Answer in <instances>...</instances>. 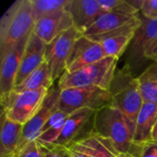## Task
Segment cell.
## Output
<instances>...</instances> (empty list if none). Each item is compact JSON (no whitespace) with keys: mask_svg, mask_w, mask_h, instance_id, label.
I'll return each mask as SVG.
<instances>
[{"mask_svg":"<svg viewBox=\"0 0 157 157\" xmlns=\"http://www.w3.org/2000/svg\"><path fill=\"white\" fill-rule=\"evenodd\" d=\"M69 1L70 0H31L34 21L36 22L39 18L48 14L65 8Z\"/></svg>","mask_w":157,"mask_h":157,"instance_id":"22","label":"cell"},{"mask_svg":"<svg viewBox=\"0 0 157 157\" xmlns=\"http://www.w3.org/2000/svg\"><path fill=\"white\" fill-rule=\"evenodd\" d=\"M116 157H134L132 153H125V154H118Z\"/></svg>","mask_w":157,"mask_h":157,"instance_id":"31","label":"cell"},{"mask_svg":"<svg viewBox=\"0 0 157 157\" xmlns=\"http://www.w3.org/2000/svg\"><path fill=\"white\" fill-rule=\"evenodd\" d=\"M48 91V89L20 93L12 91L6 96L0 98L2 112L8 119L24 125L35 114Z\"/></svg>","mask_w":157,"mask_h":157,"instance_id":"6","label":"cell"},{"mask_svg":"<svg viewBox=\"0 0 157 157\" xmlns=\"http://www.w3.org/2000/svg\"><path fill=\"white\" fill-rule=\"evenodd\" d=\"M145 58H146V60H152L154 62L157 61V40L147 50V52L145 53Z\"/></svg>","mask_w":157,"mask_h":157,"instance_id":"28","label":"cell"},{"mask_svg":"<svg viewBox=\"0 0 157 157\" xmlns=\"http://www.w3.org/2000/svg\"><path fill=\"white\" fill-rule=\"evenodd\" d=\"M152 140H153V141H156L157 142V120H156V121H155V124L154 130H153V133H152Z\"/></svg>","mask_w":157,"mask_h":157,"instance_id":"30","label":"cell"},{"mask_svg":"<svg viewBox=\"0 0 157 157\" xmlns=\"http://www.w3.org/2000/svg\"><path fill=\"white\" fill-rule=\"evenodd\" d=\"M23 125L6 117L1 112L0 157H15L17 153Z\"/></svg>","mask_w":157,"mask_h":157,"instance_id":"17","label":"cell"},{"mask_svg":"<svg viewBox=\"0 0 157 157\" xmlns=\"http://www.w3.org/2000/svg\"><path fill=\"white\" fill-rule=\"evenodd\" d=\"M72 27L74 23L65 7L39 18L34 24L33 32L47 45Z\"/></svg>","mask_w":157,"mask_h":157,"instance_id":"12","label":"cell"},{"mask_svg":"<svg viewBox=\"0 0 157 157\" xmlns=\"http://www.w3.org/2000/svg\"><path fill=\"white\" fill-rule=\"evenodd\" d=\"M137 78L144 101L157 104V61L147 66Z\"/></svg>","mask_w":157,"mask_h":157,"instance_id":"21","label":"cell"},{"mask_svg":"<svg viewBox=\"0 0 157 157\" xmlns=\"http://www.w3.org/2000/svg\"><path fill=\"white\" fill-rule=\"evenodd\" d=\"M142 22L131 42L128 60L125 66L133 74L145 62L147 50L157 40V18L150 19L140 14Z\"/></svg>","mask_w":157,"mask_h":157,"instance_id":"9","label":"cell"},{"mask_svg":"<svg viewBox=\"0 0 157 157\" xmlns=\"http://www.w3.org/2000/svg\"><path fill=\"white\" fill-rule=\"evenodd\" d=\"M46 44L32 31L27 41L16 79V86L21 84L32 72L45 62Z\"/></svg>","mask_w":157,"mask_h":157,"instance_id":"13","label":"cell"},{"mask_svg":"<svg viewBox=\"0 0 157 157\" xmlns=\"http://www.w3.org/2000/svg\"><path fill=\"white\" fill-rule=\"evenodd\" d=\"M118 61L116 57L107 56L74 73H64L57 83L58 86L61 90L86 86H98L109 90L117 71Z\"/></svg>","mask_w":157,"mask_h":157,"instance_id":"4","label":"cell"},{"mask_svg":"<svg viewBox=\"0 0 157 157\" xmlns=\"http://www.w3.org/2000/svg\"><path fill=\"white\" fill-rule=\"evenodd\" d=\"M31 0H17L0 20V54L13 49L27 38L34 28Z\"/></svg>","mask_w":157,"mask_h":157,"instance_id":"3","label":"cell"},{"mask_svg":"<svg viewBox=\"0 0 157 157\" xmlns=\"http://www.w3.org/2000/svg\"><path fill=\"white\" fill-rule=\"evenodd\" d=\"M60 94L61 89L59 88L58 84L56 86H52L35 114L26 124L23 125L17 153L28 144L38 140L48 120L59 109Z\"/></svg>","mask_w":157,"mask_h":157,"instance_id":"8","label":"cell"},{"mask_svg":"<svg viewBox=\"0 0 157 157\" xmlns=\"http://www.w3.org/2000/svg\"><path fill=\"white\" fill-rule=\"evenodd\" d=\"M98 4L104 12L125 16H138L140 14L128 0H98Z\"/></svg>","mask_w":157,"mask_h":157,"instance_id":"23","label":"cell"},{"mask_svg":"<svg viewBox=\"0 0 157 157\" xmlns=\"http://www.w3.org/2000/svg\"><path fill=\"white\" fill-rule=\"evenodd\" d=\"M140 25L133 26L118 35L112 36L100 41L99 43L102 45L107 56H113L120 59V57L131 44L134 37V33Z\"/></svg>","mask_w":157,"mask_h":157,"instance_id":"20","label":"cell"},{"mask_svg":"<svg viewBox=\"0 0 157 157\" xmlns=\"http://www.w3.org/2000/svg\"><path fill=\"white\" fill-rule=\"evenodd\" d=\"M15 157H41V153L37 141L31 142L25 145Z\"/></svg>","mask_w":157,"mask_h":157,"instance_id":"27","label":"cell"},{"mask_svg":"<svg viewBox=\"0 0 157 157\" xmlns=\"http://www.w3.org/2000/svg\"><path fill=\"white\" fill-rule=\"evenodd\" d=\"M132 149L135 150V153H132V155H137L134 157H157L156 141L152 140L139 147H134Z\"/></svg>","mask_w":157,"mask_h":157,"instance_id":"25","label":"cell"},{"mask_svg":"<svg viewBox=\"0 0 157 157\" xmlns=\"http://www.w3.org/2000/svg\"><path fill=\"white\" fill-rule=\"evenodd\" d=\"M91 132L109 142L118 154L131 153L133 132L123 113L111 104L96 111Z\"/></svg>","mask_w":157,"mask_h":157,"instance_id":"1","label":"cell"},{"mask_svg":"<svg viewBox=\"0 0 157 157\" xmlns=\"http://www.w3.org/2000/svg\"><path fill=\"white\" fill-rule=\"evenodd\" d=\"M83 34L75 27L62 32L46 46L45 61L49 65L53 81L64 74L75 42Z\"/></svg>","mask_w":157,"mask_h":157,"instance_id":"7","label":"cell"},{"mask_svg":"<svg viewBox=\"0 0 157 157\" xmlns=\"http://www.w3.org/2000/svg\"><path fill=\"white\" fill-rule=\"evenodd\" d=\"M29 35L13 49L0 54V98L12 92L16 86L20 62Z\"/></svg>","mask_w":157,"mask_h":157,"instance_id":"11","label":"cell"},{"mask_svg":"<svg viewBox=\"0 0 157 157\" xmlns=\"http://www.w3.org/2000/svg\"><path fill=\"white\" fill-rule=\"evenodd\" d=\"M53 79L46 61L34 72H32L21 84L15 86V92L36 91L40 89H48L53 86Z\"/></svg>","mask_w":157,"mask_h":157,"instance_id":"19","label":"cell"},{"mask_svg":"<svg viewBox=\"0 0 157 157\" xmlns=\"http://www.w3.org/2000/svg\"><path fill=\"white\" fill-rule=\"evenodd\" d=\"M39 146L41 157H68V149L66 147L41 144H39Z\"/></svg>","mask_w":157,"mask_h":157,"instance_id":"24","label":"cell"},{"mask_svg":"<svg viewBox=\"0 0 157 157\" xmlns=\"http://www.w3.org/2000/svg\"><path fill=\"white\" fill-rule=\"evenodd\" d=\"M111 104L109 90L98 86L75 87L61 90L59 109L70 115L82 109H90L95 111Z\"/></svg>","mask_w":157,"mask_h":157,"instance_id":"5","label":"cell"},{"mask_svg":"<svg viewBox=\"0 0 157 157\" xmlns=\"http://www.w3.org/2000/svg\"><path fill=\"white\" fill-rule=\"evenodd\" d=\"M138 16H125L105 12L94 22L90 28L86 29L83 35L92 40L96 37L110 33L120 28H122Z\"/></svg>","mask_w":157,"mask_h":157,"instance_id":"18","label":"cell"},{"mask_svg":"<svg viewBox=\"0 0 157 157\" xmlns=\"http://www.w3.org/2000/svg\"><path fill=\"white\" fill-rule=\"evenodd\" d=\"M140 14L150 19L157 18V0H143Z\"/></svg>","mask_w":157,"mask_h":157,"instance_id":"26","label":"cell"},{"mask_svg":"<svg viewBox=\"0 0 157 157\" xmlns=\"http://www.w3.org/2000/svg\"><path fill=\"white\" fill-rule=\"evenodd\" d=\"M157 120V104L144 102L137 117L132 137V148L152 141V133Z\"/></svg>","mask_w":157,"mask_h":157,"instance_id":"16","label":"cell"},{"mask_svg":"<svg viewBox=\"0 0 157 157\" xmlns=\"http://www.w3.org/2000/svg\"><path fill=\"white\" fill-rule=\"evenodd\" d=\"M74 23V27L84 34L94 22L105 13L98 0H70L66 6Z\"/></svg>","mask_w":157,"mask_h":157,"instance_id":"14","label":"cell"},{"mask_svg":"<svg viewBox=\"0 0 157 157\" xmlns=\"http://www.w3.org/2000/svg\"><path fill=\"white\" fill-rule=\"evenodd\" d=\"M107 57L102 45L82 35L75 42L64 73H74Z\"/></svg>","mask_w":157,"mask_h":157,"instance_id":"10","label":"cell"},{"mask_svg":"<svg viewBox=\"0 0 157 157\" xmlns=\"http://www.w3.org/2000/svg\"><path fill=\"white\" fill-rule=\"evenodd\" d=\"M67 149H68V157H86L82 154H80L75 150H72L70 148H67Z\"/></svg>","mask_w":157,"mask_h":157,"instance_id":"29","label":"cell"},{"mask_svg":"<svg viewBox=\"0 0 157 157\" xmlns=\"http://www.w3.org/2000/svg\"><path fill=\"white\" fill-rule=\"evenodd\" d=\"M95 113L96 111L93 109H82L70 114L65 121L60 137L53 144L67 148L75 143L86 125L90 121H93Z\"/></svg>","mask_w":157,"mask_h":157,"instance_id":"15","label":"cell"},{"mask_svg":"<svg viewBox=\"0 0 157 157\" xmlns=\"http://www.w3.org/2000/svg\"><path fill=\"white\" fill-rule=\"evenodd\" d=\"M109 92L111 105L123 113L133 132L138 114L144 103L138 78L124 65L116 71Z\"/></svg>","mask_w":157,"mask_h":157,"instance_id":"2","label":"cell"}]
</instances>
